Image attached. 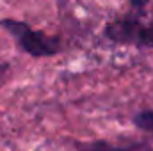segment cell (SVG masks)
Returning a JSON list of instances; mask_svg holds the SVG:
<instances>
[{
	"label": "cell",
	"mask_w": 153,
	"mask_h": 151,
	"mask_svg": "<svg viewBox=\"0 0 153 151\" xmlns=\"http://www.w3.org/2000/svg\"><path fill=\"white\" fill-rule=\"evenodd\" d=\"M0 27L4 30H7L14 38V41L18 43V46L32 57H52V55H57L61 52V41L59 39L46 36L45 32L34 30L25 21L5 18L0 21Z\"/></svg>",
	"instance_id": "1"
},
{
	"label": "cell",
	"mask_w": 153,
	"mask_h": 151,
	"mask_svg": "<svg viewBox=\"0 0 153 151\" xmlns=\"http://www.w3.org/2000/svg\"><path fill=\"white\" fill-rule=\"evenodd\" d=\"M105 36L119 44H137V46H152L153 36L148 25L141 23L135 16H125L114 20L105 27Z\"/></svg>",
	"instance_id": "2"
},
{
	"label": "cell",
	"mask_w": 153,
	"mask_h": 151,
	"mask_svg": "<svg viewBox=\"0 0 153 151\" xmlns=\"http://www.w3.org/2000/svg\"><path fill=\"white\" fill-rule=\"evenodd\" d=\"M76 151H153L146 142H130L125 146H116L107 141H93V142H78Z\"/></svg>",
	"instance_id": "3"
},
{
	"label": "cell",
	"mask_w": 153,
	"mask_h": 151,
	"mask_svg": "<svg viewBox=\"0 0 153 151\" xmlns=\"http://www.w3.org/2000/svg\"><path fill=\"white\" fill-rule=\"evenodd\" d=\"M134 124L153 137V110H141L134 115Z\"/></svg>",
	"instance_id": "4"
},
{
	"label": "cell",
	"mask_w": 153,
	"mask_h": 151,
	"mask_svg": "<svg viewBox=\"0 0 153 151\" xmlns=\"http://www.w3.org/2000/svg\"><path fill=\"white\" fill-rule=\"evenodd\" d=\"M148 27H150V30H152V36H153V23H152V25H148Z\"/></svg>",
	"instance_id": "5"
}]
</instances>
